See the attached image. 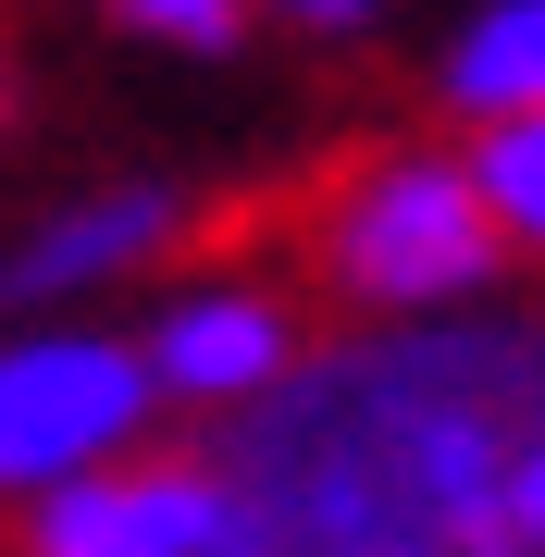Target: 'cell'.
I'll return each instance as SVG.
<instances>
[{
    "label": "cell",
    "mask_w": 545,
    "mask_h": 557,
    "mask_svg": "<svg viewBox=\"0 0 545 557\" xmlns=\"http://www.w3.org/2000/svg\"><path fill=\"white\" fill-rule=\"evenodd\" d=\"M521 446H545V322L422 310L298 347L199 458L223 471V557H471Z\"/></svg>",
    "instance_id": "6da1fadb"
},
{
    "label": "cell",
    "mask_w": 545,
    "mask_h": 557,
    "mask_svg": "<svg viewBox=\"0 0 545 557\" xmlns=\"http://www.w3.org/2000/svg\"><path fill=\"white\" fill-rule=\"evenodd\" d=\"M298 298H285L273 273H199V285H174L162 310H149V397L162 409H211V421H236V409H261L285 372H298Z\"/></svg>",
    "instance_id": "277c9868"
},
{
    "label": "cell",
    "mask_w": 545,
    "mask_h": 557,
    "mask_svg": "<svg viewBox=\"0 0 545 557\" xmlns=\"http://www.w3.org/2000/svg\"><path fill=\"white\" fill-rule=\"evenodd\" d=\"M186 248V186L162 174H124V186H75L0 248V310H75V298H112V285L162 273Z\"/></svg>",
    "instance_id": "8992f818"
},
{
    "label": "cell",
    "mask_w": 545,
    "mask_h": 557,
    "mask_svg": "<svg viewBox=\"0 0 545 557\" xmlns=\"http://www.w3.org/2000/svg\"><path fill=\"white\" fill-rule=\"evenodd\" d=\"M310 285L372 322H422V310H471L508 273V236L471 186V149H372L310 199L298 223Z\"/></svg>",
    "instance_id": "7a4b0ae2"
},
{
    "label": "cell",
    "mask_w": 545,
    "mask_h": 557,
    "mask_svg": "<svg viewBox=\"0 0 545 557\" xmlns=\"http://www.w3.org/2000/svg\"><path fill=\"white\" fill-rule=\"evenodd\" d=\"M248 13H285V25H323V38H347V25H372L384 0H248Z\"/></svg>",
    "instance_id": "8fae6325"
},
{
    "label": "cell",
    "mask_w": 545,
    "mask_h": 557,
    "mask_svg": "<svg viewBox=\"0 0 545 557\" xmlns=\"http://www.w3.org/2000/svg\"><path fill=\"white\" fill-rule=\"evenodd\" d=\"M471 186H484L496 236L545 260V112H508V124H484V149H471Z\"/></svg>",
    "instance_id": "ba28073f"
},
{
    "label": "cell",
    "mask_w": 545,
    "mask_h": 557,
    "mask_svg": "<svg viewBox=\"0 0 545 557\" xmlns=\"http://www.w3.org/2000/svg\"><path fill=\"white\" fill-rule=\"evenodd\" d=\"M100 13L162 38V50H236L248 38V0H100Z\"/></svg>",
    "instance_id": "9c48e42d"
},
{
    "label": "cell",
    "mask_w": 545,
    "mask_h": 557,
    "mask_svg": "<svg viewBox=\"0 0 545 557\" xmlns=\"http://www.w3.org/2000/svg\"><path fill=\"white\" fill-rule=\"evenodd\" d=\"M25 557H223V471L211 458H100L25 508Z\"/></svg>",
    "instance_id": "5b68a950"
},
{
    "label": "cell",
    "mask_w": 545,
    "mask_h": 557,
    "mask_svg": "<svg viewBox=\"0 0 545 557\" xmlns=\"http://www.w3.org/2000/svg\"><path fill=\"white\" fill-rule=\"evenodd\" d=\"M149 421H162V397H149L137 335H100V322L0 335V508H38L50 483L137 458Z\"/></svg>",
    "instance_id": "3957f363"
},
{
    "label": "cell",
    "mask_w": 545,
    "mask_h": 557,
    "mask_svg": "<svg viewBox=\"0 0 545 557\" xmlns=\"http://www.w3.org/2000/svg\"><path fill=\"white\" fill-rule=\"evenodd\" d=\"M434 100H446V112H471V124L545 112V0H484V13L446 38Z\"/></svg>",
    "instance_id": "52a82bcc"
},
{
    "label": "cell",
    "mask_w": 545,
    "mask_h": 557,
    "mask_svg": "<svg viewBox=\"0 0 545 557\" xmlns=\"http://www.w3.org/2000/svg\"><path fill=\"white\" fill-rule=\"evenodd\" d=\"M471 545H545V446L508 458V483H496V508H484V533Z\"/></svg>",
    "instance_id": "30bf717a"
},
{
    "label": "cell",
    "mask_w": 545,
    "mask_h": 557,
    "mask_svg": "<svg viewBox=\"0 0 545 557\" xmlns=\"http://www.w3.org/2000/svg\"><path fill=\"white\" fill-rule=\"evenodd\" d=\"M471 557H545V545H471Z\"/></svg>",
    "instance_id": "7c38bea8"
}]
</instances>
